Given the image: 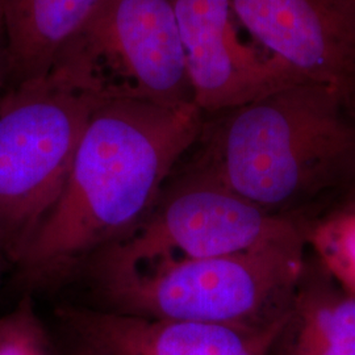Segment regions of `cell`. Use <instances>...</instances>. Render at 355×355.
<instances>
[{
  "instance_id": "5b68a950",
  "label": "cell",
  "mask_w": 355,
  "mask_h": 355,
  "mask_svg": "<svg viewBox=\"0 0 355 355\" xmlns=\"http://www.w3.org/2000/svg\"><path fill=\"white\" fill-rule=\"evenodd\" d=\"M164 189L152 212L124 240L91 259L96 280L182 259L241 253L300 230L184 168Z\"/></svg>"
},
{
  "instance_id": "7c38bea8",
  "label": "cell",
  "mask_w": 355,
  "mask_h": 355,
  "mask_svg": "<svg viewBox=\"0 0 355 355\" xmlns=\"http://www.w3.org/2000/svg\"><path fill=\"white\" fill-rule=\"evenodd\" d=\"M306 248L343 288L355 296V200L334 196L293 218Z\"/></svg>"
},
{
  "instance_id": "8992f818",
  "label": "cell",
  "mask_w": 355,
  "mask_h": 355,
  "mask_svg": "<svg viewBox=\"0 0 355 355\" xmlns=\"http://www.w3.org/2000/svg\"><path fill=\"white\" fill-rule=\"evenodd\" d=\"M53 67L102 99L195 103L173 0H102Z\"/></svg>"
},
{
  "instance_id": "e0dca14e",
  "label": "cell",
  "mask_w": 355,
  "mask_h": 355,
  "mask_svg": "<svg viewBox=\"0 0 355 355\" xmlns=\"http://www.w3.org/2000/svg\"><path fill=\"white\" fill-rule=\"evenodd\" d=\"M4 261H8V258H7L6 249H4V243H3L1 236H0V277H1V271H3V265H4Z\"/></svg>"
},
{
  "instance_id": "7a4b0ae2",
  "label": "cell",
  "mask_w": 355,
  "mask_h": 355,
  "mask_svg": "<svg viewBox=\"0 0 355 355\" xmlns=\"http://www.w3.org/2000/svg\"><path fill=\"white\" fill-rule=\"evenodd\" d=\"M182 168L295 218L337 196L355 173V111L329 86L300 82L208 114Z\"/></svg>"
},
{
  "instance_id": "5bb4252c",
  "label": "cell",
  "mask_w": 355,
  "mask_h": 355,
  "mask_svg": "<svg viewBox=\"0 0 355 355\" xmlns=\"http://www.w3.org/2000/svg\"><path fill=\"white\" fill-rule=\"evenodd\" d=\"M7 80H8V58H7V45L6 37L3 32V26L0 23V101L7 89Z\"/></svg>"
},
{
  "instance_id": "30bf717a",
  "label": "cell",
  "mask_w": 355,
  "mask_h": 355,
  "mask_svg": "<svg viewBox=\"0 0 355 355\" xmlns=\"http://www.w3.org/2000/svg\"><path fill=\"white\" fill-rule=\"evenodd\" d=\"M270 355H355V296L308 248L288 315Z\"/></svg>"
},
{
  "instance_id": "6da1fadb",
  "label": "cell",
  "mask_w": 355,
  "mask_h": 355,
  "mask_svg": "<svg viewBox=\"0 0 355 355\" xmlns=\"http://www.w3.org/2000/svg\"><path fill=\"white\" fill-rule=\"evenodd\" d=\"M204 119L195 103L103 101L58 202L16 262L21 278L62 279L139 228L199 139Z\"/></svg>"
},
{
  "instance_id": "52a82bcc",
  "label": "cell",
  "mask_w": 355,
  "mask_h": 355,
  "mask_svg": "<svg viewBox=\"0 0 355 355\" xmlns=\"http://www.w3.org/2000/svg\"><path fill=\"white\" fill-rule=\"evenodd\" d=\"M193 102L205 116L304 82L254 41L229 0H173Z\"/></svg>"
},
{
  "instance_id": "9a60e30c",
  "label": "cell",
  "mask_w": 355,
  "mask_h": 355,
  "mask_svg": "<svg viewBox=\"0 0 355 355\" xmlns=\"http://www.w3.org/2000/svg\"><path fill=\"white\" fill-rule=\"evenodd\" d=\"M71 355H105L104 353H102L101 350H98V349H95V347H92V346H89L87 343H82V341H79L78 345H76V347H74V350L71 352Z\"/></svg>"
},
{
  "instance_id": "ba28073f",
  "label": "cell",
  "mask_w": 355,
  "mask_h": 355,
  "mask_svg": "<svg viewBox=\"0 0 355 355\" xmlns=\"http://www.w3.org/2000/svg\"><path fill=\"white\" fill-rule=\"evenodd\" d=\"M255 44L355 111V0H229Z\"/></svg>"
},
{
  "instance_id": "277c9868",
  "label": "cell",
  "mask_w": 355,
  "mask_h": 355,
  "mask_svg": "<svg viewBox=\"0 0 355 355\" xmlns=\"http://www.w3.org/2000/svg\"><path fill=\"white\" fill-rule=\"evenodd\" d=\"M107 99L53 67L0 101V236L16 265L58 202L89 117Z\"/></svg>"
},
{
  "instance_id": "8fae6325",
  "label": "cell",
  "mask_w": 355,
  "mask_h": 355,
  "mask_svg": "<svg viewBox=\"0 0 355 355\" xmlns=\"http://www.w3.org/2000/svg\"><path fill=\"white\" fill-rule=\"evenodd\" d=\"M102 0H0L7 89L42 79Z\"/></svg>"
},
{
  "instance_id": "9c48e42d",
  "label": "cell",
  "mask_w": 355,
  "mask_h": 355,
  "mask_svg": "<svg viewBox=\"0 0 355 355\" xmlns=\"http://www.w3.org/2000/svg\"><path fill=\"white\" fill-rule=\"evenodd\" d=\"M60 318L79 341L105 355H270L283 325L248 330L76 306L61 309Z\"/></svg>"
},
{
  "instance_id": "2e32d148",
  "label": "cell",
  "mask_w": 355,
  "mask_h": 355,
  "mask_svg": "<svg viewBox=\"0 0 355 355\" xmlns=\"http://www.w3.org/2000/svg\"><path fill=\"white\" fill-rule=\"evenodd\" d=\"M337 196H346V198H350V199H354L355 200V173L354 175L350 179V182L347 183V186Z\"/></svg>"
},
{
  "instance_id": "4fadbf2b",
  "label": "cell",
  "mask_w": 355,
  "mask_h": 355,
  "mask_svg": "<svg viewBox=\"0 0 355 355\" xmlns=\"http://www.w3.org/2000/svg\"><path fill=\"white\" fill-rule=\"evenodd\" d=\"M0 355H54L29 297L0 318Z\"/></svg>"
},
{
  "instance_id": "3957f363",
  "label": "cell",
  "mask_w": 355,
  "mask_h": 355,
  "mask_svg": "<svg viewBox=\"0 0 355 355\" xmlns=\"http://www.w3.org/2000/svg\"><path fill=\"white\" fill-rule=\"evenodd\" d=\"M305 257L300 229L241 253L167 261L96 282L104 309L117 313L267 330L287 318Z\"/></svg>"
}]
</instances>
